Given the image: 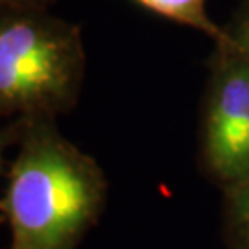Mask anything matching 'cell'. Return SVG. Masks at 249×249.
Segmentation results:
<instances>
[{"instance_id": "6da1fadb", "label": "cell", "mask_w": 249, "mask_h": 249, "mask_svg": "<svg viewBox=\"0 0 249 249\" xmlns=\"http://www.w3.org/2000/svg\"><path fill=\"white\" fill-rule=\"evenodd\" d=\"M17 144L0 197L9 249H74L104 211V172L57 131L55 118H22Z\"/></svg>"}, {"instance_id": "7a4b0ae2", "label": "cell", "mask_w": 249, "mask_h": 249, "mask_svg": "<svg viewBox=\"0 0 249 249\" xmlns=\"http://www.w3.org/2000/svg\"><path fill=\"white\" fill-rule=\"evenodd\" d=\"M78 28L46 8L0 9V118H57L80 96Z\"/></svg>"}, {"instance_id": "3957f363", "label": "cell", "mask_w": 249, "mask_h": 249, "mask_svg": "<svg viewBox=\"0 0 249 249\" xmlns=\"http://www.w3.org/2000/svg\"><path fill=\"white\" fill-rule=\"evenodd\" d=\"M203 157L225 185L249 176V59L242 53L223 63L213 80Z\"/></svg>"}, {"instance_id": "277c9868", "label": "cell", "mask_w": 249, "mask_h": 249, "mask_svg": "<svg viewBox=\"0 0 249 249\" xmlns=\"http://www.w3.org/2000/svg\"><path fill=\"white\" fill-rule=\"evenodd\" d=\"M135 2H139L141 6L159 13L162 17L201 30L218 41H225L222 30L207 15V9H205L207 0H135Z\"/></svg>"}, {"instance_id": "5b68a950", "label": "cell", "mask_w": 249, "mask_h": 249, "mask_svg": "<svg viewBox=\"0 0 249 249\" xmlns=\"http://www.w3.org/2000/svg\"><path fill=\"white\" fill-rule=\"evenodd\" d=\"M225 213L238 249H249V176L225 188Z\"/></svg>"}, {"instance_id": "8992f818", "label": "cell", "mask_w": 249, "mask_h": 249, "mask_svg": "<svg viewBox=\"0 0 249 249\" xmlns=\"http://www.w3.org/2000/svg\"><path fill=\"white\" fill-rule=\"evenodd\" d=\"M20 129H22V118L11 120V124L6 125L4 129H0V172H2V166H4V153H6V150L11 144H17ZM4 220L6 218L0 214V223L4 222Z\"/></svg>"}, {"instance_id": "52a82bcc", "label": "cell", "mask_w": 249, "mask_h": 249, "mask_svg": "<svg viewBox=\"0 0 249 249\" xmlns=\"http://www.w3.org/2000/svg\"><path fill=\"white\" fill-rule=\"evenodd\" d=\"M52 0H0V9L9 8H46Z\"/></svg>"}, {"instance_id": "ba28073f", "label": "cell", "mask_w": 249, "mask_h": 249, "mask_svg": "<svg viewBox=\"0 0 249 249\" xmlns=\"http://www.w3.org/2000/svg\"><path fill=\"white\" fill-rule=\"evenodd\" d=\"M236 50H238V53H242V55H246L249 59V17L246 18V22L242 24V30H240V36H238V39H236Z\"/></svg>"}]
</instances>
